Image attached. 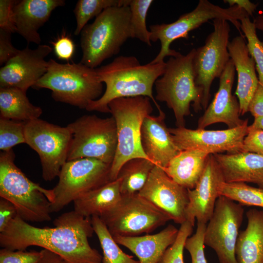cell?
I'll use <instances>...</instances> for the list:
<instances>
[{
	"instance_id": "obj_1",
	"label": "cell",
	"mask_w": 263,
	"mask_h": 263,
	"mask_svg": "<svg viewBox=\"0 0 263 263\" xmlns=\"http://www.w3.org/2000/svg\"><path fill=\"white\" fill-rule=\"evenodd\" d=\"M53 224L54 227H36L17 215L0 232V246L12 250L37 246L58 255L67 263H101L102 256L89 243L94 232L91 217L74 210L62 214Z\"/></svg>"
},
{
	"instance_id": "obj_2",
	"label": "cell",
	"mask_w": 263,
	"mask_h": 263,
	"mask_svg": "<svg viewBox=\"0 0 263 263\" xmlns=\"http://www.w3.org/2000/svg\"><path fill=\"white\" fill-rule=\"evenodd\" d=\"M166 62L141 64L134 56H120L111 63L95 68L106 89L98 99L91 101L86 110L110 113L108 105L113 99L139 96H147L161 110L152 94L156 80L164 73Z\"/></svg>"
},
{
	"instance_id": "obj_3",
	"label": "cell",
	"mask_w": 263,
	"mask_h": 263,
	"mask_svg": "<svg viewBox=\"0 0 263 263\" xmlns=\"http://www.w3.org/2000/svg\"><path fill=\"white\" fill-rule=\"evenodd\" d=\"M13 150L0 154V196L11 202L18 215L26 222L50 221L52 189L30 180L15 165Z\"/></svg>"
},
{
	"instance_id": "obj_4",
	"label": "cell",
	"mask_w": 263,
	"mask_h": 263,
	"mask_svg": "<svg viewBox=\"0 0 263 263\" xmlns=\"http://www.w3.org/2000/svg\"><path fill=\"white\" fill-rule=\"evenodd\" d=\"M129 5L109 7L87 24L81 32L82 56L80 63L93 69L117 55L132 38Z\"/></svg>"
},
{
	"instance_id": "obj_5",
	"label": "cell",
	"mask_w": 263,
	"mask_h": 263,
	"mask_svg": "<svg viewBox=\"0 0 263 263\" xmlns=\"http://www.w3.org/2000/svg\"><path fill=\"white\" fill-rule=\"evenodd\" d=\"M195 52L193 48L186 55L170 56L154 84L155 99L172 110L177 127H185V117L190 114L191 105L196 112L202 109V92L195 84L192 67Z\"/></svg>"
},
{
	"instance_id": "obj_6",
	"label": "cell",
	"mask_w": 263,
	"mask_h": 263,
	"mask_svg": "<svg viewBox=\"0 0 263 263\" xmlns=\"http://www.w3.org/2000/svg\"><path fill=\"white\" fill-rule=\"evenodd\" d=\"M32 88L49 89L55 101L86 109L102 96L103 83L95 69L80 62L61 64L51 59L46 73Z\"/></svg>"
},
{
	"instance_id": "obj_7",
	"label": "cell",
	"mask_w": 263,
	"mask_h": 263,
	"mask_svg": "<svg viewBox=\"0 0 263 263\" xmlns=\"http://www.w3.org/2000/svg\"><path fill=\"white\" fill-rule=\"evenodd\" d=\"M150 99L143 96L118 98L108 105L117 135L116 152L111 166V181L117 178L121 167L129 160L148 159L142 148L141 131L144 118L153 111Z\"/></svg>"
},
{
	"instance_id": "obj_8",
	"label": "cell",
	"mask_w": 263,
	"mask_h": 263,
	"mask_svg": "<svg viewBox=\"0 0 263 263\" xmlns=\"http://www.w3.org/2000/svg\"><path fill=\"white\" fill-rule=\"evenodd\" d=\"M247 17H249L247 13L237 5L224 8L207 0H200L194 10L182 15L176 21L169 24L149 26L151 41L158 40L161 43L159 53L150 62H163L166 56L175 57L179 55L180 53L170 48L171 43L177 39L187 38L190 31L210 19H222L229 21L240 32V21Z\"/></svg>"
},
{
	"instance_id": "obj_9",
	"label": "cell",
	"mask_w": 263,
	"mask_h": 263,
	"mask_svg": "<svg viewBox=\"0 0 263 263\" xmlns=\"http://www.w3.org/2000/svg\"><path fill=\"white\" fill-rule=\"evenodd\" d=\"M67 127L72 134L67 161L90 158L111 165L117 144L113 116L103 118L95 114L84 115Z\"/></svg>"
},
{
	"instance_id": "obj_10",
	"label": "cell",
	"mask_w": 263,
	"mask_h": 263,
	"mask_svg": "<svg viewBox=\"0 0 263 263\" xmlns=\"http://www.w3.org/2000/svg\"><path fill=\"white\" fill-rule=\"evenodd\" d=\"M99 217L113 237L148 234L171 220L138 193L122 195L113 209Z\"/></svg>"
},
{
	"instance_id": "obj_11",
	"label": "cell",
	"mask_w": 263,
	"mask_h": 263,
	"mask_svg": "<svg viewBox=\"0 0 263 263\" xmlns=\"http://www.w3.org/2000/svg\"><path fill=\"white\" fill-rule=\"evenodd\" d=\"M111 166L90 158L66 161L61 168L57 184L52 189L51 212L59 211L85 193L111 181Z\"/></svg>"
},
{
	"instance_id": "obj_12",
	"label": "cell",
	"mask_w": 263,
	"mask_h": 263,
	"mask_svg": "<svg viewBox=\"0 0 263 263\" xmlns=\"http://www.w3.org/2000/svg\"><path fill=\"white\" fill-rule=\"evenodd\" d=\"M213 21V31L204 45L195 49L192 60L195 83L202 92L201 106L204 110L208 105L213 81L220 78L230 59L227 48L230 31L228 22L222 19Z\"/></svg>"
},
{
	"instance_id": "obj_13",
	"label": "cell",
	"mask_w": 263,
	"mask_h": 263,
	"mask_svg": "<svg viewBox=\"0 0 263 263\" xmlns=\"http://www.w3.org/2000/svg\"><path fill=\"white\" fill-rule=\"evenodd\" d=\"M25 137V143L39 155L43 179L51 181L58 177L72 138L68 128L38 118L26 123Z\"/></svg>"
},
{
	"instance_id": "obj_14",
	"label": "cell",
	"mask_w": 263,
	"mask_h": 263,
	"mask_svg": "<svg viewBox=\"0 0 263 263\" xmlns=\"http://www.w3.org/2000/svg\"><path fill=\"white\" fill-rule=\"evenodd\" d=\"M244 213L242 206L226 197L216 200L206 225L204 244L214 250L219 263H237L235 247Z\"/></svg>"
},
{
	"instance_id": "obj_15",
	"label": "cell",
	"mask_w": 263,
	"mask_h": 263,
	"mask_svg": "<svg viewBox=\"0 0 263 263\" xmlns=\"http://www.w3.org/2000/svg\"><path fill=\"white\" fill-rule=\"evenodd\" d=\"M248 119L239 127L223 130H191L184 127L169 128L178 150L198 149L209 154L243 151V141L248 133Z\"/></svg>"
},
{
	"instance_id": "obj_16",
	"label": "cell",
	"mask_w": 263,
	"mask_h": 263,
	"mask_svg": "<svg viewBox=\"0 0 263 263\" xmlns=\"http://www.w3.org/2000/svg\"><path fill=\"white\" fill-rule=\"evenodd\" d=\"M138 194L168 214L174 223L181 225L186 221L188 189L173 181L160 167L155 165Z\"/></svg>"
},
{
	"instance_id": "obj_17",
	"label": "cell",
	"mask_w": 263,
	"mask_h": 263,
	"mask_svg": "<svg viewBox=\"0 0 263 263\" xmlns=\"http://www.w3.org/2000/svg\"><path fill=\"white\" fill-rule=\"evenodd\" d=\"M48 45H38L35 49L26 47L7 62L0 69V88H14L25 93L46 73L51 53Z\"/></svg>"
},
{
	"instance_id": "obj_18",
	"label": "cell",
	"mask_w": 263,
	"mask_h": 263,
	"mask_svg": "<svg viewBox=\"0 0 263 263\" xmlns=\"http://www.w3.org/2000/svg\"><path fill=\"white\" fill-rule=\"evenodd\" d=\"M225 182L222 171L213 154H210L204 170L192 189H188V203L186 210V221L194 226L197 223L206 224L212 217L220 187Z\"/></svg>"
},
{
	"instance_id": "obj_19",
	"label": "cell",
	"mask_w": 263,
	"mask_h": 263,
	"mask_svg": "<svg viewBox=\"0 0 263 263\" xmlns=\"http://www.w3.org/2000/svg\"><path fill=\"white\" fill-rule=\"evenodd\" d=\"M235 68L231 59L220 77L219 87L212 102L198 119L197 129H205L217 123L226 124L228 129L243 125L247 119L240 118V106L238 99L232 94Z\"/></svg>"
},
{
	"instance_id": "obj_20",
	"label": "cell",
	"mask_w": 263,
	"mask_h": 263,
	"mask_svg": "<svg viewBox=\"0 0 263 263\" xmlns=\"http://www.w3.org/2000/svg\"><path fill=\"white\" fill-rule=\"evenodd\" d=\"M157 116H146L141 131L142 148L149 159L164 169L180 151L173 140L165 122V113L161 110Z\"/></svg>"
},
{
	"instance_id": "obj_21",
	"label": "cell",
	"mask_w": 263,
	"mask_h": 263,
	"mask_svg": "<svg viewBox=\"0 0 263 263\" xmlns=\"http://www.w3.org/2000/svg\"><path fill=\"white\" fill-rule=\"evenodd\" d=\"M230 58L238 74L235 92L240 106V114L248 112L249 104L259 84L255 62L250 56L243 35L234 37L227 46Z\"/></svg>"
},
{
	"instance_id": "obj_22",
	"label": "cell",
	"mask_w": 263,
	"mask_h": 263,
	"mask_svg": "<svg viewBox=\"0 0 263 263\" xmlns=\"http://www.w3.org/2000/svg\"><path fill=\"white\" fill-rule=\"evenodd\" d=\"M64 0H22L17 1L14 10L17 33L28 42L39 45L38 29L49 19L57 7L64 6Z\"/></svg>"
},
{
	"instance_id": "obj_23",
	"label": "cell",
	"mask_w": 263,
	"mask_h": 263,
	"mask_svg": "<svg viewBox=\"0 0 263 263\" xmlns=\"http://www.w3.org/2000/svg\"><path fill=\"white\" fill-rule=\"evenodd\" d=\"M213 154L225 182L252 183L263 189V155L244 151Z\"/></svg>"
},
{
	"instance_id": "obj_24",
	"label": "cell",
	"mask_w": 263,
	"mask_h": 263,
	"mask_svg": "<svg viewBox=\"0 0 263 263\" xmlns=\"http://www.w3.org/2000/svg\"><path fill=\"white\" fill-rule=\"evenodd\" d=\"M179 229L168 225L154 234L113 237L119 245L129 249L140 263H157L167 249L175 242Z\"/></svg>"
},
{
	"instance_id": "obj_25",
	"label": "cell",
	"mask_w": 263,
	"mask_h": 263,
	"mask_svg": "<svg viewBox=\"0 0 263 263\" xmlns=\"http://www.w3.org/2000/svg\"><path fill=\"white\" fill-rule=\"evenodd\" d=\"M247 225L240 231L235 247L237 263H263V210L246 213Z\"/></svg>"
},
{
	"instance_id": "obj_26",
	"label": "cell",
	"mask_w": 263,
	"mask_h": 263,
	"mask_svg": "<svg viewBox=\"0 0 263 263\" xmlns=\"http://www.w3.org/2000/svg\"><path fill=\"white\" fill-rule=\"evenodd\" d=\"M209 154L198 149L181 151L164 170L177 184L192 189L204 170Z\"/></svg>"
},
{
	"instance_id": "obj_27",
	"label": "cell",
	"mask_w": 263,
	"mask_h": 263,
	"mask_svg": "<svg viewBox=\"0 0 263 263\" xmlns=\"http://www.w3.org/2000/svg\"><path fill=\"white\" fill-rule=\"evenodd\" d=\"M122 197L120 179L117 178L75 199L74 210L85 217H100L113 209Z\"/></svg>"
},
{
	"instance_id": "obj_28",
	"label": "cell",
	"mask_w": 263,
	"mask_h": 263,
	"mask_svg": "<svg viewBox=\"0 0 263 263\" xmlns=\"http://www.w3.org/2000/svg\"><path fill=\"white\" fill-rule=\"evenodd\" d=\"M26 93L14 88H0V117L27 122L39 118L40 107L33 105Z\"/></svg>"
},
{
	"instance_id": "obj_29",
	"label": "cell",
	"mask_w": 263,
	"mask_h": 263,
	"mask_svg": "<svg viewBox=\"0 0 263 263\" xmlns=\"http://www.w3.org/2000/svg\"><path fill=\"white\" fill-rule=\"evenodd\" d=\"M155 164L150 159L135 158L121 167L117 178L120 179L122 195L138 193L144 187Z\"/></svg>"
},
{
	"instance_id": "obj_30",
	"label": "cell",
	"mask_w": 263,
	"mask_h": 263,
	"mask_svg": "<svg viewBox=\"0 0 263 263\" xmlns=\"http://www.w3.org/2000/svg\"><path fill=\"white\" fill-rule=\"evenodd\" d=\"M91 219L102 250L101 263H140L121 249L99 216H94Z\"/></svg>"
},
{
	"instance_id": "obj_31",
	"label": "cell",
	"mask_w": 263,
	"mask_h": 263,
	"mask_svg": "<svg viewBox=\"0 0 263 263\" xmlns=\"http://www.w3.org/2000/svg\"><path fill=\"white\" fill-rule=\"evenodd\" d=\"M130 0H79L74 10L76 26L75 35L81 33L82 29L92 19L99 16L109 7L129 5Z\"/></svg>"
},
{
	"instance_id": "obj_32",
	"label": "cell",
	"mask_w": 263,
	"mask_h": 263,
	"mask_svg": "<svg viewBox=\"0 0 263 263\" xmlns=\"http://www.w3.org/2000/svg\"><path fill=\"white\" fill-rule=\"evenodd\" d=\"M220 196L226 197L241 206L263 208V189L244 182H223L220 187Z\"/></svg>"
},
{
	"instance_id": "obj_33",
	"label": "cell",
	"mask_w": 263,
	"mask_h": 263,
	"mask_svg": "<svg viewBox=\"0 0 263 263\" xmlns=\"http://www.w3.org/2000/svg\"><path fill=\"white\" fill-rule=\"evenodd\" d=\"M153 0H130V26L132 38H135L148 46L151 45L150 32L147 28L146 19Z\"/></svg>"
},
{
	"instance_id": "obj_34",
	"label": "cell",
	"mask_w": 263,
	"mask_h": 263,
	"mask_svg": "<svg viewBox=\"0 0 263 263\" xmlns=\"http://www.w3.org/2000/svg\"><path fill=\"white\" fill-rule=\"evenodd\" d=\"M240 22L241 30L247 40L249 54L255 62L259 82L263 85V42L258 38L255 24L250 20L249 17L244 18Z\"/></svg>"
},
{
	"instance_id": "obj_35",
	"label": "cell",
	"mask_w": 263,
	"mask_h": 263,
	"mask_svg": "<svg viewBox=\"0 0 263 263\" xmlns=\"http://www.w3.org/2000/svg\"><path fill=\"white\" fill-rule=\"evenodd\" d=\"M25 122L0 118V150L7 151L17 145L25 143Z\"/></svg>"
},
{
	"instance_id": "obj_36",
	"label": "cell",
	"mask_w": 263,
	"mask_h": 263,
	"mask_svg": "<svg viewBox=\"0 0 263 263\" xmlns=\"http://www.w3.org/2000/svg\"><path fill=\"white\" fill-rule=\"evenodd\" d=\"M193 226L188 221L181 224L175 242L167 249L157 263H184L183 251L185 243L192 234Z\"/></svg>"
},
{
	"instance_id": "obj_37",
	"label": "cell",
	"mask_w": 263,
	"mask_h": 263,
	"mask_svg": "<svg viewBox=\"0 0 263 263\" xmlns=\"http://www.w3.org/2000/svg\"><path fill=\"white\" fill-rule=\"evenodd\" d=\"M195 233L186 240L185 248L190 254L191 263H207L204 252V235L206 224L197 223Z\"/></svg>"
},
{
	"instance_id": "obj_38",
	"label": "cell",
	"mask_w": 263,
	"mask_h": 263,
	"mask_svg": "<svg viewBox=\"0 0 263 263\" xmlns=\"http://www.w3.org/2000/svg\"><path fill=\"white\" fill-rule=\"evenodd\" d=\"M41 255V251L12 250L2 248L0 250V263H38Z\"/></svg>"
},
{
	"instance_id": "obj_39",
	"label": "cell",
	"mask_w": 263,
	"mask_h": 263,
	"mask_svg": "<svg viewBox=\"0 0 263 263\" xmlns=\"http://www.w3.org/2000/svg\"><path fill=\"white\" fill-rule=\"evenodd\" d=\"M17 0H0V29L11 34L17 33L14 8Z\"/></svg>"
},
{
	"instance_id": "obj_40",
	"label": "cell",
	"mask_w": 263,
	"mask_h": 263,
	"mask_svg": "<svg viewBox=\"0 0 263 263\" xmlns=\"http://www.w3.org/2000/svg\"><path fill=\"white\" fill-rule=\"evenodd\" d=\"M243 151L263 155V130L249 129L243 141Z\"/></svg>"
},
{
	"instance_id": "obj_41",
	"label": "cell",
	"mask_w": 263,
	"mask_h": 263,
	"mask_svg": "<svg viewBox=\"0 0 263 263\" xmlns=\"http://www.w3.org/2000/svg\"><path fill=\"white\" fill-rule=\"evenodd\" d=\"M11 34L0 29V64H5L20 51L12 45Z\"/></svg>"
},
{
	"instance_id": "obj_42",
	"label": "cell",
	"mask_w": 263,
	"mask_h": 263,
	"mask_svg": "<svg viewBox=\"0 0 263 263\" xmlns=\"http://www.w3.org/2000/svg\"><path fill=\"white\" fill-rule=\"evenodd\" d=\"M54 49L59 59L69 61L74 54L75 45L69 37L64 35L58 38L54 43Z\"/></svg>"
},
{
	"instance_id": "obj_43",
	"label": "cell",
	"mask_w": 263,
	"mask_h": 263,
	"mask_svg": "<svg viewBox=\"0 0 263 263\" xmlns=\"http://www.w3.org/2000/svg\"><path fill=\"white\" fill-rule=\"evenodd\" d=\"M18 215L15 206L9 201L0 199V232L4 230L9 223Z\"/></svg>"
},
{
	"instance_id": "obj_44",
	"label": "cell",
	"mask_w": 263,
	"mask_h": 263,
	"mask_svg": "<svg viewBox=\"0 0 263 263\" xmlns=\"http://www.w3.org/2000/svg\"><path fill=\"white\" fill-rule=\"evenodd\" d=\"M248 112H249L254 118L263 116V85L259 82L249 104Z\"/></svg>"
},
{
	"instance_id": "obj_45",
	"label": "cell",
	"mask_w": 263,
	"mask_h": 263,
	"mask_svg": "<svg viewBox=\"0 0 263 263\" xmlns=\"http://www.w3.org/2000/svg\"><path fill=\"white\" fill-rule=\"evenodd\" d=\"M225 3H228L229 7L237 5L244 10L249 16H252L258 6L248 0H225Z\"/></svg>"
},
{
	"instance_id": "obj_46",
	"label": "cell",
	"mask_w": 263,
	"mask_h": 263,
	"mask_svg": "<svg viewBox=\"0 0 263 263\" xmlns=\"http://www.w3.org/2000/svg\"><path fill=\"white\" fill-rule=\"evenodd\" d=\"M41 257L38 263H67L58 255L45 249L41 250Z\"/></svg>"
},
{
	"instance_id": "obj_47",
	"label": "cell",
	"mask_w": 263,
	"mask_h": 263,
	"mask_svg": "<svg viewBox=\"0 0 263 263\" xmlns=\"http://www.w3.org/2000/svg\"><path fill=\"white\" fill-rule=\"evenodd\" d=\"M248 129L263 130V116L255 117L252 124L248 126Z\"/></svg>"
},
{
	"instance_id": "obj_48",
	"label": "cell",
	"mask_w": 263,
	"mask_h": 263,
	"mask_svg": "<svg viewBox=\"0 0 263 263\" xmlns=\"http://www.w3.org/2000/svg\"><path fill=\"white\" fill-rule=\"evenodd\" d=\"M253 22L256 29L263 31V19H262L261 16L256 17L254 19Z\"/></svg>"
},
{
	"instance_id": "obj_49",
	"label": "cell",
	"mask_w": 263,
	"mask_h": 263,
	"mask_svg": "<svg viewBox=\"0 0 263 263\" xmlns=\"http://www.w3.org/2000/svg\"><path fill=\"white\" fill-rule=\"evenodd\" d=\"M262 19H263V16H262Z\"/></svg>"
}]
</instances>
